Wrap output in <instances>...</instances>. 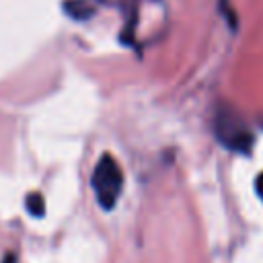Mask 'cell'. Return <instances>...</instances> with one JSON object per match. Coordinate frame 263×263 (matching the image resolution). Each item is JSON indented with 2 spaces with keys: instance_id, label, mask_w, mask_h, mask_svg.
Returning <instances> with one entry per match:
<instances>
[{
  "instance_id": "6da1fadb",
  "label": "cell",
  "mask_w": 263,
  "mask_h": 263,
  "mask_svg": "<svg viewBox=\"0 0 263 263\" xmlns=\"http://www.w3.org/2000/svg\"><path fill=\"white\" fill-rule=\"evenodd\" d=\"M214 132H216V138L220 140V144H224L232 152L249 154L251 148H253L255 138H253L251 127L247 125L242 115L234 107H230L226 103L218 105V109H216Z\"/></svg>"
},
{
  "instance_id": "7a4b0ae2",
  "label": "cell",
  "mask_w": 263,
  "mask_h": 263,
  "mask_svg": "<svg viewBox=\"0 0 263 263\" xmlns=\"http://www.w3.org/2000/svg\"><path fill=\"white\" fill-rule=\"evenodd\" d=\"M92 189L101 208L111 210L123 189V171L111 154H103L92 171Z\"/></svg>"
},
{
  "instance_id": "3957f363",
  "label": "cell",
  "mask_w": 263,
  "mask_h": 263,
  "mask_svg": "<svg viewBox=\"0 0 263 263\" xmlns=\"http://www.w3.org/2000/svg\"><path fill=\"white\" fill-rule=\"evenodd\" d=\"M64 8L74 18H88L95 12V4L90 0H70V2H64Z\"/></svg>"
},
{
  "instance_id": "277c9868",
  "label": "cell",
  "mask_w": 263,
  "mask_h": 263,
  "mask_svg": "<svg viewBox=\"0 0 263 263\" xmlns=\"http://www.w3.org/2000/svg\"><path fill=\"white\" fill-rule=\"evenodd\" d=\"M25 205H27V212L35 218H41L45 214V201H43V195L41 193H29L27 199H25Z\"/></svg>"
},
{
  "instance_id": "5b68a950",
  "label": "cell",
  "mask_w": 263,
  "mask_h": 263,
  "mask_svg": "<svg viewBox=\"0 0 263 263\" xmlns=\"http://www.w3.org/2000/svg\"><path fill=\"white\" fill-rule=\"evenodd\" d=\"M255 187H257V193H259V197L263 199V175H259V177H257V183H255Z\"/></svg>"
},
{
  "instance_id": "8992f818",
  "label": "cell",
  "mask_w": 263,
  "mask_h": 263,
  "mask_svg": "<svg viewBox=\"0 0 263 263\" xmlns=\"http://www.w3.org/2000/svg\"><path fill=\"white\" fill-rule=\"evenodd\" d=\"M2 263H16V255L14 253H6L4 259H2Z\"/></svg>"
}]
</instances>
